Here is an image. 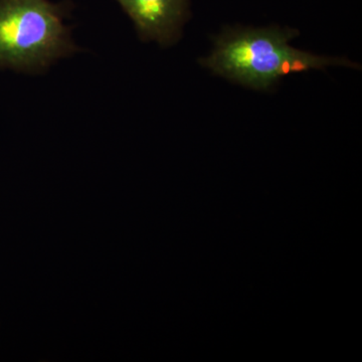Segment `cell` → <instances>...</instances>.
<instances>
[{"label": "cell", "instance_id": "cell-1", "mask_svg": "<svg viewBox=\"0 0 362 362\" xmlns=\"http://www.w3.org/2000/svg\"><path fill=\"white\" fill-rule=\"evenodd\" d=\"M299 32L290 28H226L214 37L211 56L199 64L221 76L257 90H271L286 76L329 66L358 69L347 59L316 56L295 49Z\"/></svg>", "mask_w": 362, "mask_h": 362}, {"label": "cell", "instance_id": "cell-2", "mask_svg": "<svg viewBox=\"0 0 362 362\" xmlns=\"http://www.w3.org/2000/svg\"><path fill=\"white\" fill-rule=\"evenodd\" d=\"M74 8L71 0H0V68L40 74L81 51L65 25Z\"/></svg>", "mask_w": 362, "mask_h": 362}, {"label": "cell", "instance_id": "cell-3", "mask_svg": "<svg viewBox=\"0 0 362 362\" xmlns=\"http://www.w3.org/2000/svg\"><path fill=\"white\" fill-rule=\"evenodd\" d=\"M134 23L139 39L168 47L176 44L190 18L189 0H116Z\"/></svg>", "mask_w": 362, "mask_h": 362}]
</instances>
